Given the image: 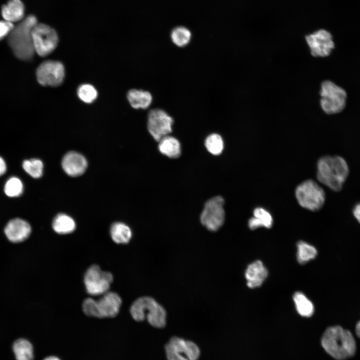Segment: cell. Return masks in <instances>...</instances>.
<instances>
[{
	"mask_svg": "<svg viewBox=\"0 0 360 360\" xmlns=\"http://www.w3.org/2000/svg\"><path fill=\"white\" fill-rule=\"evenodd\" d=\"M38 22L34 15L29 14L14 26L8 36L10 47L20 60H31L34 56L32 32Z\"/></svg>",
	"mask_w": 360,
	"mask_h": 360,
	"instance_id": "1",
	"label": "cell"
},
{
	"mask_svg": "<svg viewBox=\"0 0 360 360\" xmlns=\"http://www.w3.org/2000/svg\"><path fill=\"white\" fill-rule=\"evenodd\" d=\"M326 352L337 360H344L354 355L356 350L355 340L351 332L340 326L328 327L321 340Z\"/></svg>",
	"mask_w": 360,
	"mask_h": 360,
	"instance_id": "2",
	"label": "cell"
},
{
	"mask_svg": "<svg viewBox=\"0 0 360 360\" xmlns=\"http://www.w3.org/2000/svg\"><path fill=\"white\" fill-rule=\"evenodd\" d=\"M348 174V164L342 156H326L318 162V180L334 191L338 192L342 188Z\"/></svg>",
	"mask_w": 360,
	"mask_h": 360,
	"instance_id": "3",
	"label": "cell"
},
{
	"mask_svg": "<svg viewBox=\"0 0 360 360\" xmlns=\"http://www.w3.org/2000/svg\"><path fill=\"white\" fill-rule=\"evenodd\" d=\"M130 313L135 320L141 322L146 318L148 323L156 328H162L166 324V310L150 296L136 299L130 308Z\"/></svg>",
	"mask_w": 360,
	"mask_h": 360,
	"instance_id": "4",
	"label": "cell"
},
{
	"mask_svg": "<svg viewBox=\"0 0 360 360\" xmlns=\"http://www.w3.org/2000/svg\"><path fill=\"white\" fill-rule=\"evenodd\" d=\"M320 106L328 114L341 112L346 104L347 94L344 88L330 80L324 81L321 84Z\"/></svg>",
	"mask_w": 360,
	"mask_h": 360,
	"instance_id": "5",
	"label": "cell"
},
{
	"mask_svg": "<svg viewBox=\"0 0 360 360\" xmlns=\"http://www.w3.org/2000/svg\"><path fill=\"white\" fill-rule=\"evenodd\" d=\"M296 197L299 204L311 211L320 210L324 204V190L312 180H306L296 188Z\"/></svg>",
	"mask_w": 360,
	"mask_h": 360,
	"instance_id": "6",
	"label": "cell"
},
{
	"mask_svg": "<svg viewBox=\"0 0 360 360\" xmlns=\"http://www.w3.org/2000/svg\"><path fill=\"white\" fill-rule=\"evenodd\" d=\"M35 52L40 56H46L56 48L59 41L56 30L44 23L38 22L32 32Z\"/></svg>",
	"mask_w": 360,
	"mask_h": 360,
	"instance_id": "7",
	"label": "cell"
},
{
	"mask_svg": "<svg viewBox=\"0 0 360 360\" xmlns=\"http://www.w3.org/2000/svg\"><path fill=\"white\" fill-rule=\"evenodd\" d=\"M224 204V199L221 196H214L206 202L200 220L208 230L215 232L223 225L225 218Z\"/></svg>",
	"mask_w": 360,
	"mask_h": 360,
	"instance_id": "8",
	"label": "cell"
},
{
	"mask_svg": "<svg viewBox=\"0 0 360 360\" xmlns=\"http://www.w3.org/2000/svg\"><path fill=\"white\" fill-rule=\"evenodd\" d=\"M112 280V274L102 270L96 264L89 267L84 276L86 290L92 296L102 295L108 292Z\"/></svg>",
	"mask_w": 360,
	"mask_h": 360,
	"instance_id": "9",
	"label": "cell"
},
{
	"mask_svg": "<svg viewBox=\"0 0 360 360\" xmlns=\"http://www.w3.org/2000/svg\"><path fill=\"white\" fill-rule=\"evenodd\" d=\"M168 360H198L200 350L194 342L174 336L165 346Z\"/></svg>",
	"mask_w": 360,
	"mask_h": 360,
	"instance_id": "10",
	"label": "cell"
},
{
	"mask_svg": "<svg viewBox=\"0 0 360 360\" xmlns=\"http://www.w3.org/2000/svg\"><path fill=\"white\" fill-rule=\"evenodd\" d=\"M173 123L172 117L162 109L154 108L148 114V130L157 142L172 132Z\"/></svg>",
	"mask_w": 360,
	"mask_h": 360,
	"instance_id": "11",
	"label": "cell"
},
{
	"mask_svg": "<svg viewBox=\"0 0 360 360\" xmlns=\"http://www.w3.org/2000/svg\"><path fill=\"white\" fill-rule=\"evenodd\" d=\"M37 80L44 86H57L64 78L65 69L59 61L48 60L42 62L36 71Z\"/></svg>",
	"mask_w": 360,
	"mask_h": 360,
	"instance_id": "12",
	"label": "cell"
},
{
	"mask_svg": "<svg viewBox=\"0 0 360 360\" xmlns=\"http://www.w3.org/2000/svg\"><path fill=\"white\" fill-rule=\"evenodd\" d=\"M311 54L314 57L329 56L334 48L331 34L324 29L319 30L306 36Z\"/></svg>",
	"mask_w": 360,
	"mask_h": 360,
	"instance_id": "13",
	"label": "cell"
},
{
	"mask_svg": "<svg viewBox=\"0 0 360 360\" xmlns=\"http://www.w3.org/2000/svg\"><path fill=\"white\" fill-rule=\"evenodd\" d=\"M120 296L112 292H108L96 300V318H113L119 312L122 304Z\"/></svg>",
	"mask_w": 360,
	"mask_h": 360,
	"instance_id": "14",
	"label": "cell"
},
{
	"mask_svg": "<svg viewBox=\"0 0 360 360\" xmlns=\"http://www.w3.org/2000/svg\"><path fill=\"white\" fill-rule=\"evenodd\" d=\"M62 166L67 174L71 176H78L84 172L88 166V162L82 154L77 152H70L64 156Z\"/></svg>",
	"mask_w": 360,
	"mask_h": 360,
	"instance_id": "15",
	"label": "cell"
},
{
	"mask_svg": "<svg viewBox=\"0 0 360 360\" xmlns=\"http://www.w3.org/2000/svg\"><path fill=\"white\" fill-rule=\"evenodd\" d=\"M31 232V227L26 221L16 218L10 220L4 228L7 238L13 242H20L26 240Z\"/></svg>",
	"mask_w": 360,
	"mask_h": 360,
	"instance_id": "16",
	"label": "cell"
},
{
	"mask_svg": "<svg viewBox=\"0 0 360 360\" xmlns=\"http://www.w3.org/2000/svg\"><path fill=\"white\" fill-rule=\"evenodd\" d=\"M246 284L251 288L260 286L268 276V271L263 263L259 260L250 264L245 271Z\"/></svg>",
	"mask_w": 360,
	"mask_h": 360,
	"instance_id": "17",
	"label": "cell"
},
{
	"mask_svg": "<svg viewBox=\"0 0 360 360\" xmlns=\"http://www.w3.org/2000/svg\"><path fill=\"white\" fill-rule=\"evenodd\" d=\"M25 8L21 0H10L4 4L1 14L4 20L14 24L18 22L24 18Z\"/></svg>",
	"mask_w": 360,
	"mask_h": 360,
	"instance_id": "18",
	"label": "cell"
},
{
	"mask_svg": "<svg viewBox=\"0 0 360 360\" xmlns=\"http://www.w3.org/2000/svg\"><path fill=\"white\" fill-rule=\"evenodd\" d=\"M128 100L132 108L135 109H146L152 101V94L142 90L132 89L127 94Z\"/></svg>",
	"mask_w": 360,
	"mask_h": 360,
	"instance_id": "19",
	"label": "cell"
},
{
	"mask_svg": "<svg viewBox=\"0 0 360 360\" xmlns=\"http://www.w3.org/2000/svg\"><path fill=\"white\" fill-rule=\"evenodd\" d=\"M158 148L162 154L171 158H178L181 154L180 142L176 138L169 135L158 141Z\"/></svg>",
	"mask_w": 360,
	"mask_h": 360,
	"instance_id": "20",
	"label": "cell"
},
{
	"mask_svg": "<svg viewBox=\"0 0 360 360\" xmlns=\"http://www.w3.org/2000/svg\"><path fill=\"white\" fill-rule=\"evenodd\" d=\"M254 216L248 222V226L252 230L258 228L264 227L270 228L272 226L273 219L269 212L262 208H256L254 210Z\"/></svg>",
	"mask_w": 360,
	"mask_h": 360,
	"instance_id": "21",
	"label": "cell"
},
{
	"mask_svg": "<svg viewBox=\"0 0 360 360\" xmlns=\"http://www.w3.org/2000/svg\"><path fill=\"white\" fill-rule=\"evenodd\" d=\"M110 234L112 240L119 244L128 243L132 236V232L129 226L120 222H114L112 225Z\"/></svg>",
	"mask_w": 360,
	"mask_h": 360,
	"instance_id": "22",
	"label": "cell"
},
{
	"mask_svg": "<svg viewBox=\"0 0 360 360\" xmlns=\"http://www.w3.org/2000/svg\"><path fill=\"white\" fill-rule=\"evenodd\" d=\"M12 350L16 360H33L34 348L32 344L24 338L18 339L14 342Z\"/></svg>",
	"mask_w": 360,
	"mask_h": 360,
	"instance_id": "23",
	"label": "cell"
},
{
	"mask_svg": "<svg viewBox=\"0 0 360 360\" xmlns=\"http://www.w3.org/2000/svg\"><path fill=\"white\" fill-rule=\"evenodd\" d=\"M52 226L56 232L64 234L74 232L76 226L72 218L64 214H60L54 219Z\"/></svg>",
	"mask_w": 360,
	"mask_h": 360,
	"instance_id": "24",
	"label": "cell"
},
{
	"mask_svg": "<svg viewBox=\"0 0 360 360\" xmlns=\"http://www.w3.org/2000/svg\"><path fill=\"white\" fill-rule=\"evenodd\" d=\"M293 300L296 308L302 316L310 317L314 312L312 302L301 292H296L293 295Z\"/></svg>",
	"mask_w": 360,
	"mask_h": 360,
	"instance_id": "25",
	"label": "cell"
},
{
	"mask_svg": "<svg viewBox=\"0 0 360 360\" xmlns=\"http://www.w3.org/2000/svg\"><path fill=\"white\" fill-rule=\"evenodd\" d=\"M317 255L316 248L312 245L304 241L297 243V260L300 264H305L314 259Z\"/></svg>",
	"mask_w": 360,
	"mask_h": 360,
	"instance_id": "26",
	"label": "cell"
},
{
	"mask_svg": "<svg viewBox=\"0 0 360 360\" xmlns=\"http://www.w3.org/2000/svg\"><path fill=\"white\" fill-rule=\"evenodd\" d=\"M190 30L184 26H178L172 32L170 38L172 42L178 47L186 46L191 40Z\"/></svg>",
	"mask_w": 360,
	"mask_h": 360,
	"instance_id": "27",
	"label": "cell"
},
{
	"mask_svg": "<svg viewBox=\"0 0 360 360\" xmlns=\"http://www.w3.org/2000/svg\"><path fill=\"white\" fill-rule=\"evenodd\" d=\"M204 145L208 151L214 156L220 155L224 147L222 136L216 133L212 134L206 138Z\"/></svg>",
	"mask_w": 360,
	"mask_h": 360,
	"instance_id": "28",
	"label": "cell"
},
{
	"mask_svg": "<svg viewBox=\"0 0 360 360\" xmlns=\"http://www.w3.org/2000/svg\"><path fill=\"white\" fill-rule=\"evenodd\" d=\"M79 98L86 104L93 102L97 98L98 92L92 84H84L80 85L77 90Z\"/></svg>",
	"mask_w": 360,
	"mask_h": 360,
	"instance_id": "29",
	"label": "cell"
},
{
	"mask_svg": "<svg viewBox=\"0 0 360 360\" xmlns=\"http://www.w3.org/2000/svg\"><path fill=\"white\" fill-rule=\"evenodd\" d=\"M24 170L34 178H39L42 175L44 165L38 159L25 160L22 163Z\"/></svg>",
	"mask_w": 360,
	"mask_h": 360,
	"instance_id": "30",
	"label": "cell"
},
{
	"mask_svg": "<svg viewBox=\"0 0 360 360\" xmlns=\"http://www.w3.org/2000/svg\"><path fill=\"white\" fill-rule=\"evenodd\" d=\"M4 190L5 194L8 196H18L22 192L23 185L19 178L12 177L6 182Z\"/></svg>",
	"mask_w": 360,
	"mask_h": 360,
	"instance_id": "31",
	"label": "cell"
},
{
	"mask_svg": "<svg viewBox=\"0 0 360 360\" xmlns=\"http://www.w3.org/2000/svg\"><path fill=\"white\" fill-rule=\"evenodd\" d=\"M14 25L6 20H0V40L8 36Z\"/></svg>",
	"mask_w": 360,
	"mask_h": 360,
	"instance_id": "32",
	"label": "cell"
},
{
	"mask_svg": "<svg viewBox=\"0 0 360 360\" xmlns=\"http://www.w3.org/2000/svg\"><path fill=\"white\" fill-rule=\"evenodd\" d=\"M352 212L354 216L360 224V203L357 204L354 206Z\"/></svg>",
	"mask_w": 360,
	"mask_h": 360,
	"instance_id": "33",
	"label": "cell"
},
{
	"mask_svg": "<svg viewBox=\"0 0 360 360\" xmlns=\"http://www.w3.org/2000/svg\"><path fill=\"white\" fill-rule=\"evenodd\" d=\"M6 169L4 160L0 156V176L4 174Z\"/></svg>",
	"mask_w": 360,
	"mask_h": 360,
	"instance_id": "34",
	"label": "cell"
},
{
	"mask_svg": "<svg viewBox=\"0 0 360 360\" xmlns=\"http://www.w3.org/2000/svg\"><path fill=\"white\" fill-rule=\"evenodd\" d=\"M356 333L357 336L360 338V320L356 324Z\"/></svg>",
	"mask_w": 360,
	"mask_h": 360,
	"instance_id": "35",
	"label": "cell"
},
{
	"mask_svg": "<svg viewBox=\"0 0 360 360\" xmlns=\"http://www.w3.org/2000/svg\"><path fill=\"white\" fill-rule=\"evenodd\" d=\"M43 360H61L58 357L54 356H50L44 358Z\"/></svg>",
	"mask_w": 360,
	"mask_h": 360,
	"instance_id": "36",
	"label": "cell"
}]
</instances>
